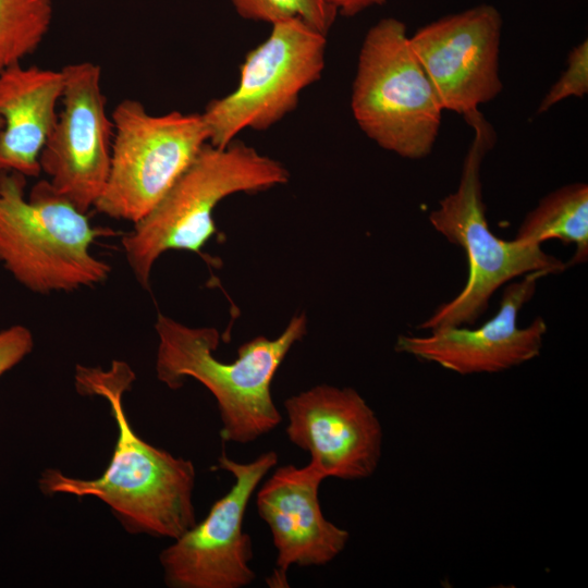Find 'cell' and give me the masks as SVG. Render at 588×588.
I'll return each instance as SVG.
<instances>
[{"label": "cell", "instance_id": "cell-1", "mask_svg": "<svg viewBox=\"0 0 588 588\" xmlns=\"http://www.w3.org/2000/svg\"><path fill=\"white\" fill-rule=\"evenodd\" d=\"M135 378L131 366L122 360H113L107 370L76 366V391L101 396L109 404L118 430L115 446L99 477L74 478L48 468L40 474L38 487L48 497L99 499L127 532L174 540L197 523L193 502L196 470L192 461L151 445L133 429L123 395Z\"/></svg>", "mask_w": 588, "mask_h": 588}, {"label": "cell", "instance_id": "cell-2", "mask_svg": "<svg viewBox=\"0 0 588 588\" xmlns=\"http://www.w3.org/2000/svg\"><path fill=\"white\" fill-rule=\"evenodd\" d=\"M156 375L171 390L186 378L200 382L217 401L223 442L247 444L275 429L282 421L272 394V380L292 346L307 332L305 314L294 316L282 333L259 335L237 348L231 363L219 360L216 328H194L158 314Z\"/></svg>", "mask_w": 588, "mask_h": 588}, {"label": "cell", "instance_id": "cell-3", "mask_svg": "<svg viewBox=\"0 0 588 588\" xmlns=\"http://www.w3.org/2000/svg\"><path fill=\"white\" fill-rule=\"evenodd\" d=\"M474 130V138L465 156L457 188L439 201L430 212L432 228L451 244L464 249L468 278L464 289L442 304L426 319L420 329L473 324L486 311L493 293L514 278L528 273L559 274L567 264L544 253L541 245L515 238L505 241L489 228L482 199L480 170L483 157L495 143V133L478 111L465 119Z\"/></svg>", "mask_w": 588, "mask_h": 588}, {"label": "cell", "instance_id": "cell-4", "mask_svg": "<svg viewBox=\"0 0 588 588\" xmlns=\"http://www.w3.org/2000/svg\"><path fill=\"white\" fill-rule=\"evenodd\" d=\"M289 177L282 163L242 142L205 145L161 200L123 236L136 280L148 289L156 260L168 250L199 254L217 233L212 215L222 199L282 185Z\"/></svg>", "mask_w": 588, "mask_h": 588}, {"label": "cell", "instance_id": "cell-5", "mask_svg": "<svg viewBox=\"0 0 588 588\" xmlns=\"http://www.w3.org/2000/svg\"><path fill=\"white\" fill-rule=\"evenodd\" d=\"M26 177L0 172V261L26 289L48 294L103 282L110 266L90 254L99 236L85 212L59 195L49 181L25 197Z\"/></svg>", "mask_w": 588, "mask_h": 588}, {"label": "cell", "instance_id": "cell-6", "mask_svg": "<svg viewBox=\"0 0 588 588\" xmlns=\"http://www.w3.org/2000/svg\"><path fill=\"white\" fill-rule=\"evenodd\" d=\"M404 23L385 17L366 34L351 108L360 130L381 148L407 159L428 156L443 108L415 56Z\"/></svg>", "mask_w": 588, "mask_h": 588}, {"label": "cell", "instance_id": "cell-7", "mask_svg": "<svg viewBox=\"0 0 588 588\" xmlns=\"http://www.w3.org/2000/svg\"><path fill=\"white\" fill-rule=\"evenodd\" d=\"M111 163L96 209L137 222L167 194L199 151L208 131L200 113L152 115L135 99H123L112 115Z\"/></svg>", "mask_w": 588, "mask_h": 588}, {"label": "cell", "instance_id": "cell-8", "mask_svg": "<svg viewBox=\"0 0 588 588\" xmlns=\"http://www.w3.org/2000/svg\"><path fill=\"white\" fill-rule=\"evenodd\" d=\"M271 26L269 36L246 54L236 88L200 113L210 145L225 147L246 128L271 127L320 78L327 35L296 19Z\"/></svg>", "mask_w": 588, "mask_h": 588}, {"label": "cell", "instance_id": "cell-9", "mask_svg": "<svg viewBox=\"0 0 588 588\" xmlns=\"http://www.w3.org/2000/svg\"><path fill=\"white\" fill-rule=\"evenodd\" d=\"M278 460L274 451L264 452L247 463L221 453L218 467L229 471L234 482L201 522L160 552L168 587L244 588L254 581L253 542L243 529L244 516L252 495Z\"/></svg>", "mask_w": 588, "mask_h": 588}, {"label": "cell", "instance_id": "cell-10", "mask_svg": "<svg viewBox=\"0 0 588 588\" xmlns=\"http://www.w3.org/2000/svg\"><path fill=\"white\" fill-rule=\"evenodd\" d=\"M62 108L40 155L52 188L87 212L110 171L113 122L107 114L101 69L84 61L65 65Z\"/></svg>", "mask_w": 588, "mask_h": 588}, {"label": "cell", "instance_id": "cell-11", "mask_svg": "<svg viewBox=\"0 0 588 588\" xmlns=\"http://www.w3.org/2000/svg\"><path fill=\"white\" fill-rule=\"evenodd\" d=\"M501 29L497 8L479 4L431 22L408 37L443 110L466 119L501 93Z\"/></svg>", "mask_w": 588, "mask_h": 588}, {"label": "cell", "instance_id": "cell-12", "mask_svg": "<svg viewBox=\"0 0 588 588\" xmlns=\"http://www.w3.org/2000/svg\"><path fill=\"white\" fill-rule=\"evenodd\" d=\"M283 406L289 440L308 453L309 464L326 478L373 475L382 455V426L355 389L322 383L289 396Z\"/></svg>", "mask_w": 588, "mask_h": 588}, {"label": "cell", "instance_id": "cell-13", "mask_svg": "<svg viewBox=\"0 0 588 588\" xmlns=\"http://www.w3.org/2000/svg\"><path fill=\"white\" fill-rule=\"evenodd\" d=\"M541 273H528L510 283L499 311L477 329L461 327L430 331L426 336L400 335L395 351L434 363L460 375L494 373L540 355L548 327L537 317L519 328L517 317L535 295Z\"/></svg>", "mask_w": 588, "mask_h": 588}, {"label": "cell", "instance_id": "cell-14", "mask_svg": "<svg viewBox=\"0 0 588 588\" xmlns=\"http://www.w3.org/2000/svg\"><path fill=\"white\" fill-rule=\"evenodd\" d=\"M326 476L314 465L278 467L260 486L256 507L277 552L270 587H287L291 566H323L345 549L350 534L328 520L319 502Z\"/></svg>", "mask_w": 588, "mask_h": 588}, {"label": "cell", "instance_id": "cell-15", "mask_svg": "<svg viewBox=\"0 0 588 588\" xmlns=\"http://www.w3.org/2000/svg\"><path fill=\"white\" fill-rule=\"evenodd\" d=\"M64 74L15 63L0 73V172H41L40 155L57 119Z\"/></svg>", "mask_w": 588, "mask_h": 588}, {"label": "cell", "instance_id": "cell-16", "mask_svg": "<svg viewBox=\"0 0 588 588\" xmlns=\"http://www.w3.org/2000/svg\"><path fill=\"white\" fill-rule=\"evenodd\" d=\"M558 238L576 250L567 267L580 265L588 258V186L573 183L544 196L523 220L516 241L541 245Z\"/></svg>", "mask_w": 588, "mask_h": 588}, {"label": "cell", "instance_id": "cell-17", "mask_svg": "<svg viewBox=\"0 0 588 588\" xmlns=\"http://www.w3.org/2000/svg\"><path fill=\"white\" fill-rule=\"evenodd\" d=\"M51 21V0H0V73L38 48Z\"/></svg>", "mask_w": 588, "mask_h": 588}, {"label": "cell", "instance_id": "cell-18", "mask_svg": "<svg viewBox=\"0 0 588 588\" xmlns=\"http://www.w3.org/2000/svg\"><path fill=\"white\" fill-rule=\"evenodd\" d=\"M246 20L277 23L296 19L327 35L338 12L330 0H231Z\"/></svg>", "mask_w": 588, "mask_h": 588}, {"label": "cell", "instance_id": "cell-19", "mask_svg": "<svg viewBox=\"0 0 588 588\" xmlns=\"http://www.w3.org/2000/svg\"><path fill=\"white\" fill-rule=\"evenodd\" d=\"M588 93V40L574 47L567 58V68L541 100L538 112L548 111L569 97H584Z\"/></svg>", "mask_w": 588, "mask_h": 588}, {"label": "cell", "instance_id": "cell-20", "mask_svg": "<svg viewBox=\"0 0 588 588\" xmlns=\"http://www.w3.org/2000/svg\"><path fill=\"white\" fill-rule=\"evenodd\" d=\"M34 346L29 329L15 324L0 331V377L27 356Z\"/></svg>", "mask_w": 588, "mask_h": 588}, {"label": "cell", "instance_id": "cell-21", "mask_svg": "<svg viewBox=\"0 0 588 588\" xmlns=\"http://www.w3.org/2000/svg\"><path fill=\"white\" fill-rule=\"evenodd\" d=\"M338 14L344 16L356 15L373 5H380L385 0H330Z\"/></svg>", "mask_w": 588, "mask_h": 588}, {"label": "cell", "instance_id": "cell-22", "mask_svg": "<svg viewBox=\"0 0 588 588\" xmlns=\"http://www.w3.org/2000/svg\"><path fill=\"white\" fill-rule=\"evenodd\" d=\"M3 120L0 118V130L2 128Z\"/></svg>", "mask_w": 588, "mask_h": 588}]
</instances>
